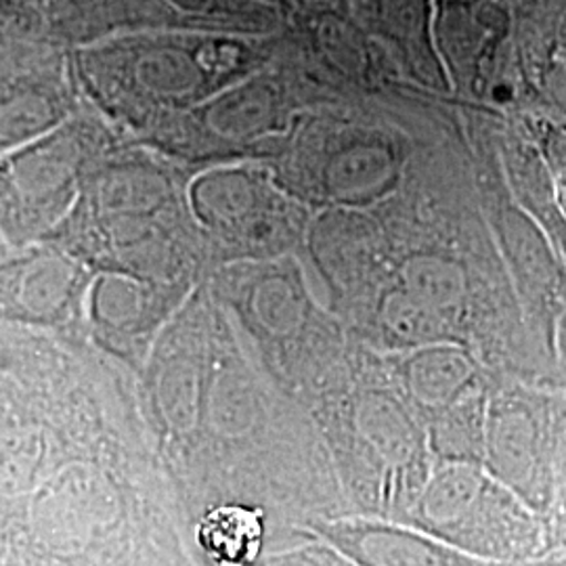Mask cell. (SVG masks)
I'll use <instances>...</instances> for the list:
<instances>
[{
    "label": "cell",
    "mask_w": 566,
    "mask_h": 566,
    "mask_svg": "<svg viewBox=\"0 0 566 566\" xmlns=\"http://www.w3.org/2000/svg\"><path fill=\"white\" fill-rule=\"evenodd\" d=\"M566 565V558H563V556H549V558H546V563L542 566H563Z\"/></svg>",
    "instance_id": "obj_7"
},
{
    "label": "cell",
    "mask_w": 566,
    "mask_h": 566,
    "mask_svg": "<svg viewBox=\"0 0 566 566\" xmlns=\"http://www.w3.org/2000/svg\"><path fill=\"white\" fill-rule=\"evenodd\" d=\"M547 552L549 556H566V516L547 521Z\"/></svg>",
    "instance_id": "obj_5"
},
{
    "label": "cell",
    "mask_w": 566,
    "mask_h": 566,
    "mask_svg": "<svg viewBox=\"0 0 566 566\" xmlns=\"http://www.w3.org/2000/svg\"><path fill=\"white\" fill-rule=\"evenodd\" d=\"M261 507H210L196 523L193 539L210 566H256L264 547Z\"/></svg>",
    "instance_id": "obj_4"
},
{
    "label": "cell",
    "mask_w": 566,
    "mask_h": 566,
    "mask_svg": "<svg viewBox=\"0 0 566 566\" xmlns=\"http://www.w3.org/2000/svg\"><path fill=\"white\" fill-rule=\"evenodd\" d=\"M329 539L359 566H542L546 560L528 565L486 563L422 531L376 523L336 526L329 531Z\"/></svg>",
    "instance_id": "obj_3"
},
{
    "label": "cell",
    "mask_w": 566,
    "mask_h": 566,
    "mask_svg": "<svg viewBox=\"0 0 566 566\" xmlns=\"http://www.w3.org/2000/svg\"><path fill=\"white\" fill-rule=\"evenodd\" d=\"M558 458V472H556V506L558 516H566V437H563L560 447L556 451Z\"/></svg>",
    "instance_id": "obj_6"
},
{
    "label": "cell",
    "mask_w": 566,
    "mask_h": 566,
    "mask_svg": "<svg viewBox=\"0 0 566 566\" xmlns=\"http://www.w3.org/2000/svg\"><path fill=\"white\" fill-rule=\"evenodd\" d=\"M411 525L474 558L528 565L549 556L547 521L483 474H449L418 504Z\"/></svg>",
    "instance_id": "obj_1"
},
{
    "label": "cell",
    "mask_w": 566,
    "mask_h": 566,
    "mask_svg": "<svg viewBox=\"0 0 566 566\" xmlns=\"http://www.w3.org/2000/svg\"><path fill=\"white\" fill-rule=\"evenodd\" d=\"M493 479L518 495L542 518L556 506V474L544 422L531 405L512 397L491 418Z\"/></svg>",
    "instance_id": "obj_2"
}]
</instances>
